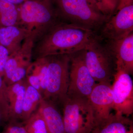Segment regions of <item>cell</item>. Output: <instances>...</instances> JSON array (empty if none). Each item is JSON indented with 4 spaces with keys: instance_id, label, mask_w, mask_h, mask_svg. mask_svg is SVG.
I'll list each match as a JSON object with an SVG mask.
<instances>
[{
    "instance_id": "obj_25",
    "label": "cell",
    "mask_w": 133,
    "mask_h": 133,
    "mask_svg": "<svg viewBox=\"0 0 133 133\" xmlns=\"http://www.w3.org/2000/svg\"><path fill=\"white\" fill-rule=\"evenodd\" d=\"M133 3V0H119L118 6L116 10V12L124 7L132 5Z\"/></svg>"
},
{
    "instance_id": "obj_29",
    "label": "cell",
    "mask_w": 133,
    "mask_h": 133,
    "mask_svg": "<svg viewBox=\"0 0 133 133\" xmlns=\"http://www.w3.org/2000/svg\"><path fill=\"white\" fill-rule=\"evenodd\" d=\"M26 133H27V132H26Z\"/></svg>"
},
{
    "instance_id": "obj_10",
    "label": "cell",
    "mask_w": 133,
    "mask_h": 133,
    "mask_svg": "<svg viewBox=\"0 0 133 133\" xmlns=\"http://www.w3.org/2000/svg\"><path fill=\"white\" fill-rule=\"evenodd\" d=\"M88 99L93 111L94 124L108 118L113 109L112 83H97Z\"/></svg>"
},
{
    "instance_id": "obj_24",
    "label": "cell",
    "mask_w": 133,
    "mask_h": 133,
    "mask_svg": "<svg viewBox=\"0 0 133 133\" xmlns=\"http://www.w3.org/2000/svg\"><path fill=\"white\" fill-rule=\"evenodd\" d=\"M9 55L7 49L0 44V76L2 77L4 75L5 65Z\"/></svg>"
},
{
    "instance_id": "obj_5",
    "label": "cell",
    "mask_w": 133,
    "mask_h": 133,
    "mask_svg": "<svg viewBox=\"0 0 133 133\" xmlns=\"http://www.w3.org/2000/svg\"><path fill=\"white\" fill-rule=\"evenodd\" d=\"M84 50L86 64L96 83H111L116 72V63L107 46L102 45L96 37Z\"/></svg>"
},
{
    "instance_id": "obj_7",
    "label": "cell",
    "mask_w": 133,
    "mask_h": 133,
    "mask_svg": "<svg viewBox=\"0 0 133 133\" xmlns=\"http://www.w3.org/2000/svg\"><path fill=\"white\" fill-rule=\"evenodd\" d=\"M96 84L86 64L84 49L70 55L67 95L88 98Z\"/></svg>"
},
{
    "instance_id": "obj_17",
    "label": "cell",
    "mask_w": 133,
    "mask_h": 133,
    "mask_svg": "<svg viewBox=\"0 0 133 133\" xmlns=\"http://www.w3.org/2000/svg\"><path fill=\"white\" fill-rule=\"evenodd\" d=\"M42 98V94L27 82L23 105L22 122L26 121L36 111Z\"/></svg>"
},
{
    "instance_id": "obj_2",
    "label": "cell",
    "mask_w": 133,
    "mask_h": 133,
    "mask_svg": "<svg viewBox=\"0 0 133 133\" xmlns=\"http://www.w3.org/2000/svg\"><path fill=\"white\" fill-rule=\"evenodd\" d=\"M19 9L17 25L27 31L34 43L62 21L50 0H26L19 6Z\"/></svg>"
},
{
    "instance_id": "obj_19",
    "label": "cell",
    "mask_w": 133,
    "mask_h": 133,
    "mask_svg": "<svg viewBox=\"0 0 133 133\" xmlns=\"http://www.w3.org/2000/svg\"><path fill=\"white\" fill-rule=\"evenodd\" d=\"M24 124L28 133H50L46 123L40 112L37 109Z\"/></svg>"
},
{
    "instance_id": "obj_28",
    "label": "cell",
    "mask_w": 133,
    "mask_h": 133,
    "mask_svg": "<svg viewBox=\"0 0 133 133\" xmlns=\"http://www.w3.org/2000/svg\"><path fill=\"white\" fill-rule=\"evenodd\" d=\"M1 123V115H0V124Z\"/></svg>"
},
{
    "instance_id": "obj_8",
    "label": "cell",
    "mask_w": 133,
    "mask_h": 133,
    "mask_svg": "<svg viewBox=\"0 0 133 133\" xmlns=\"http://www.w3.org/2000/svg\"><path fill=\"white\" fill-rule=\"evenodd\" d=\"M112 84L113 109L127 117L133 112V83L130 75L116 69Z\"/></svg>"
},
{
    "instance_id": "obj_11",
    "label": "cell",
    "mask_w": 133,
    "mask_h": 133,
    "mask_svg": "<svg viewBox=\"0 0 133 133\" xmlns=\"http://www.w3.org/2000/svg\"><path fill=\"white\" fill-rule=\"evenodd\" d=\"M109 41L107 46L115 59L116 70L121 69L130 75L132 74L133 33L122 39Z\"/></svg>"
},
{
    "instance_id": "obj_13",
    "label": "cell",
    "mask_w": 133,
    "mask_h": 133,
    "mask_svg": "<svg viewBox=\"0 0 133 133\" xmlns=\"http://www.w3.org/2000/svg\"><path fill=\"white\" fill-rule=\"evenodd\" d=\"M90 133H133V121L115 112L108 118L95 123Z\"/></svg>"
},
{
    "instance_id": "obj_9",
    "label": "cell",
    "mask_w": 133,
    "mask_h": 133,
    "mask_svg": "<svg viewBox=\"0 0 133 133\" xmlns=\"http://www.w3.org/2000/svg\"><path fill=\"white\" fill-rule=\"evenodd\" d=\"M104 25L102 36L109 41L120 40L133 33V5L118 10Z\"/></svg>"
},
{
    "instance_id": "obj_12",
    "label": "cell",
    "mask_w": 133,
    "mask_h": 133,
    "mask_svg": "<svg viewBox=\"0 0 133 133\" xmlns=\"http://www.w3.org/2000/svg\"><path fill=\"white\" fill-rule=\"evenodd\" d=\"M33 41L30 37L25 39L21 48L10 55L5 65L3 78L7 85L14 72L21 66H28L32 62Z\"/></svg>"
},
{
    "instance_id": "obj_21",
    "label": "cell",
    "mask_w": 133,
    "mask_h": 133,
    "mask_svg": "<svg viewBox=\"0 0 133 133\" xmlns=\"http://www.w3.org/2000/svg\"><path fill=\"white\" fill-rule=\"evenodd\" d=\"M31 64L39 78L43 97L46 89L48 57L37 58L32 61Z\"/></svg>"
},
{
    "instance_id": "obj_14",
    "label": "cell",
    "mask_w": 133,
    "mask_h": 133,
    "mask_svg": "<svg viewBox=\"0 0 133 133\" xmlns=\"http://www.w3.org/2000/svg\"><path fill=\"white\" fill-rule=\"evenodd\" d=\"M27 81L24 78L8 86L7 93L9 103V121L21 120L23 105Z\"/></svg>"
},
{
    "instance_id": "obj_3",
    "label": "cell",
    "mask_w": 133,
    "mask_h": 133,
    "mask_svg": "<svg viewBox=\"0 0 133 133\" xmlns=\"http://www.w3.org/2000/svg\"><path fill=\"white\" fill-rule=\"evenodd\" d=\"M62 21L93 30L109 20L100 12L92 0H57L54 3Z\"/></svg>"
},
{
    "instance_id": "obj_20",
    "label": "cell",
    "mask_w": 133,
    "mask_h": 133,
    "mask_svg": "<svg viewBox=\"0 0 133 133\" xmlns=\"http://www.w3.org/2000/svg\"><path fill=\"white\" fill-rule=\"evenodd\" d=\"M8 86L0 76V115L1 123H7L9 121V103L7 93Z\"/></svg>"
},
{
    "instance_id": "obj_23",
    "label": "cell",
    "mask_w": 133,
    "mask_h": 133,
    "mask_svg": "<svg viewBox=\"0 0 133 133\" xmlns=\"http://www.w3.org/2000/svg\"><path fill=\"white\" fill-rule=\"evenodd\" d=\"M7 123L4 130L0 133H26L24 124L22 122L10 121Z\"/></svg>"
},
{
    "instance_id": "obj_1",
    "label": "cell",
    "mask_w": 133,
    "mask_h": 133,
    "mask_svg": "<svg viewBox=\"0 0 133 133\" xmlns=\"http://www.w3.org/2000/svg\"><path fill=\"white\" fill-rule=\"evenodd\" d=\"M96 37L94 31L80 25L60 21L34 43L32 59L71 55L84 49Z\"/></svg>"
},
{
    "instance_id": "obj_15",
    "label": "cell",
    "mask_w": 133,
    "mask_h": 133,
    "mask_svg": "<svg viewBox=\"0 0 133 133\" xmlns=\"http://www.w3.org/2000/svg\"><path fill=\"white\" fill-rule=\"evenodd\" d=\"M37 109L43 116L50 133H65L63 115L56 104L43 98Z\"/></svg>"
},
{
    "instance_id": "obj_4",
    "label": "cell",
    "mask_w": 133,
    "mask_h": 133,
    "mask_svg": "<svg viewBox=\"0 0 133 133\" xmlns=\"http://www.w3.org/2000/svg\"><path fill=\"white\" fill-rule=\"evenodd\" d=\"M48 57L46 89L43 98L62 105L69 88L70 55Z\"/></svg>"
},
{
    "instance_id": "obj_27",
    "label": "cell",
    "mask_w": 133,
    "mask_h": 133,
    "mask_svg": "<svg viewBox=\"0 0 133 133\" xmlns=\"http://www.w3.org/2000/svg\"><path fill=\"white\" fill-rule=\"evenodd\" d=\"M50 1H51L53 3V4H54V3H55V2L56 1H57V0H50Z\"/></svg>"
},
{
    "instance_id": "obj_6",
    "label": "cell",
    "mask_w": 133,
    "mask_h": 133,
    "mask_svg": "<svg viewBox=\"0 0 133 133\" xmlns=\"http://www.w3.org/2000/svg\"><path fill=\"white\" fill-rule=\"evenodd\" d=\"M65 133H90L94 125L88 98L67 97L62 104Z\"/></svg>"
},
{
    "instance_id": "obj_26",
    "label": "cell",
    "mask_w": 133,
    "mask_h": 133,
    "mask_svg": "<svg viewBox=\"0 0 133 133\" xmlns=\"http://www.w3.org/2000/svg\"><path fill=\"white\" fill-rule=\"evenodd\" d=\"M5 1H7L15 5L19 6L24 2L26 1V0H5Z\"/></svg>"
},
{
    "instance_id": "obj_16",
    "label": "cell",
    "mask_w": 133,
    "mask_h": 133,
    "mask_svg": "<svg viewBox=\"0 0 133 133\" xmlns=\"http://www.w3.org/2000/svg\"><path fill=\"white\" fill-rule=\"evenodd\" d=\"M28 37L27 31L18 25L0 28V44L7 49L10 55L19 50Z\"/></svg>"
},
{
    "instance_id": "obj_18",
    "label": "cell",
    "mask_w": 133,
    "mask_h": 133,
    "mask_svg": "<svg viewBox=\"0 0 133 133\" xmlns=\"http://www.w3.org/2000/svg\"><path fill=\"white\" fill-rule=\"evenodd\" d=\"M19 20V6L0 0V28L17 25Z\"/></svg>"
},
{
    "instance_id": "obj_22",
    "label": "cell",
    "mask_w": 133,
    "mask_h": 133,
    "mask_svg": "<svg viewBox=\"0 0 133 133\" xmlns=\"http://www.w3.org/2000/svg\"><path fill=\"white\" fill-rule=\"evenodd\" d=\"M92 1L100 12L109 19L116 13L119 2V0Z\"/></svg>"
}]
</instances>
